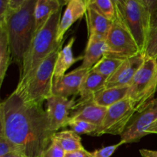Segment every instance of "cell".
Returning a JSON list of instances; mask_svg holds the SVG:
<instances>
[{
	"instance_id": "cell-2",
	"label": "cell",
	"mask_w": 157,
	"mask_h": 157,
	"mask_svg": "<svg viewBox=\"0 0 157 157\" xmlns=\"http://www.w3.org/2000/svg\"><path fill=\"white\" fill-rule=\"evenodd\" d=\"M37 0H9L6 32L13 61L22 66L23 60L35 35V8Z\"/></svg>"
},
{
	"instance_id": "cell-17",
	"label": "cell",
	"mask_w": 157,
	"mask_h": 157,
	"mask_svg": "<svg viewBox=\"0 0 157 157\" xmlns=\"http://www.w3.org/2000/svg\"><path fill=\"white\" fill-rule=\"evenodd\" d=\"M85 16L88 30V37L98 36L106 39L113 21L107 19L106 17L89 6H87Z\"/></svg>"
},
{
	"instance_id": "cell-18",
	"label": "cell",
	"mask_w": 157,
	"mask_h": 157,
	"mask_svg": "<svg viewBox=\"0 0 157 157\" xmlns=\"http://www.w3.org/2000/svg\"><path fill=\"white\" fill-rule=\"evenodd\" d=\"M75 38L72 37L69 40L67 44L61 48L58 54L56 64L54 71V78H58L66 75V71L79 60H83V56L75 58L73 54V44Z\"/></svg>"
},
{
	"instance_id": "cell-19",
	"label": "cell",
	"mask_w": 157,
	"mask_h": 157,
	"mask_svg": "<svg viewBox=\"0 0 157 157\" xmlns=\"http://www.w3.org/2000/svg\"><path fill=\"white\" fill-rule=\"evenodd\" d=\"M106 82L105 78L90 70L81 84L79 101H86L93 98L95 94L105 88Z\"/></svg>"
},
{
	"instance_id": "cell-15",
	"label": "cell",
	"mask_w": 157,
	"mask_h": 157,
	"mask_svg": "<svg viewBox=\"0 0 157 157\" xmlns=\"http://www.w3.org/2000/svg\"><path fill=\"white\" fill-rule=\"evenodd\" d=\"M107 52L106 39L98 36L88 37L82 64L78 67L81 70H91L105 55Z\"/></svg>"
},
{
	"instance_id": "cell-5",
	"label": "cell",
	"mask_w": 157,
	"mask_h": 157,
	"mask_svg": "<svg viewBox=\"0 0 157 157\" xmlns=\"http://www.w3.org/2000/svg\"><path fill=\"white\" fill-rule=\"evenodd\" d=\"M64 41L40 64L35 74L27 82L21 85H17L14 93L24 102L37 106H43L44 101L52 96L55 64Z\"/></svg>"
},
{
	"instance_id": "cell-4",
	"label": "cell",
	"mask_w": 157,
	"mask_h": 157,
	"mask_svg": "<svg viewBox=\"0 0 157 157\" xmlns=\"http://www.w3.org/2000/svg\"><path fill=\"white\" fill-rule=\"evenodd\" d=\"M116 19L132 35L144 55L149 35L153 27L147 0H113Z\"/></svg>"
},
{
	"instance_id": "cell-25",
	"label": "cell",
	"mask_w": 157,
	"mask_h": 157,
	"mask_svg": "<svg viewBox=\"0 0 157 157\" xmlns=\"http://www.w3.org/2000/svg\"><path fill=\"white\" fill-rule=\"evenodd\" d=\"M145 59L157 60V24L152 28L147 40L145 52Z\"/></svg>"
},
{
	"instance_id": "cell-24",
	"label": "cell",
	"mask_w": 157,
	"mask_h": 157,
	"mask_svg": "<svg viewBox=\"0 0 157 157\" xmlns=\"http://www.w3.org/2000/svg\"><path fill=\"white\" fill-rule=\"evenodd\" d=\"M87 6L98 11L110 21L116 19V9L113 0H86Z\"/></svg>"
},
{
	"instance_id": "cell-9",
	"label": "cell",
	"mask_w": 157,
	"mask_h": 157,
	"mask_svg": "<svg viewBox=\"0 0 157 157\" xmlns=\"http://www.w3.org/2000/svg\"><path fill=\"white\" fill-rule=\"evenodd\" d=\"M157 121V98L149 101L140 112L136 113L130 124L121 135L123 144L139 142L147 136V130Z\"/></svg>"
},
{
	"instance_id": "cell-29",
	"label": "cell",
	"mask_w": 157,
	"mask_h": 157,
	"mask_svg": "<svg viewBox=\"0 0 157 157\" xmlns=\"http://www.w3.org/2000/svg\"><path fill=\"white\" fill-rule=\"evenodd\" d=\"M121 145H123V144L120 141V143L114 145L107 146L99 150H96L95 151L92 152V155L93 157H110Z\"/></svg>"
},
{
	"instance_id": "cell-32",
	"label": "cell",
	"mask_w": 157,
	"mask_h": 157,
	"mask_svg": "<svg viewBox=\"0 0 157 157\" xmlns=\"http://www.w3.org/2000/svg\"><path fill=\"white\" fill-rule=\"evenodd\" d=\"M153 133L157 134V121L153 124V125L151 126V127H150V128L148 129V130H147V132H146V134H147V135L153 134Z\"/></svg>"
},
{
	"instance_id": "cell-16",
	"label": "cell",
	"mask_w": 157,
	"mask_h": 157,
	"mask_svg": "<svg viewBox=\"0 0 157 157\" xmlns=\"http://www.w3.org/2000/svg\"><path fill=\"white\" fill-rule=\"evenodd\" d=\"M69 1L64 0H37L35 8V35L46 24L52 15L63 6H67Z\"/></svg>"
},
{
	"instance_id": "cell-3",
	"label": "cell",
	"mask_w": 157,
	"mask_h": 157,
	"mask_svg": "<svg viewBox=\"0 0 157 157\" xmlns=\"http://www.w3.org/2000/svg\"><path fill=\"white\" fill-rule=\"evenodd\" d=\"M61 12L62 9L54 13L34 37L30 48L23 60L18 85L27 82L40 64L64 41V39L62 42L59 43L57 40L61 19Z\"/></svg>"
},
{
	"instance_id": "cell-23",
	"label": "cell",
	"mask_w": 157,
	"mask_h": 157,
	"mask_svg": "<svg viewBox=\"0 0 157 157\" xmlns=\"http://www.w3.org/2000/svg\"><path fill=\"white\" fill-rule=\"evenodd\" d=\"M123 61H124L117 59V58L104 56L102 59L91 70L96 73L99 74L100 75H101L107 80L115 73V71L121 66Z\"/></svg>"
},
{
	"instance_id": "cell-26",
	"label": "cell",
	"mask_w": 157,
	"mask_h": 157,
	"mask_svg": "<svg viewBox=\"0 0 157 157\" xmlns=\"http://www.w3.org/2000/svg\"><path fill=\"white\" fill-rule=\"evenodd\" d=\"M68 126L72 131L78 135L88 134L92 136L98 130L97 126L84 121H70Z\"/></svg>"
},
{
	"instance_id": "cell-8",
	"label": "cell",
	"mask_w": 157,
	"mask_h": 157,
	"mask_svg": "<svg viewBox=\"0 0 157 157\" xmlns=\"http://www.w3.org/2000/svg\"><path fill=\"white\" fill-rule=\"evenodd\" d=\"M106 42L107 52L104 56L124 61L142 54L132 35L117 19L113 21Z\"/></svg>"
},
{
	"instance_id": "cell-6",
	"label": "cell",
	"mask_w": 157,
	"mask_h": 157,
	"mask_svg": "<svg viewBox=\"0 0 157 157\" xmlns=\"http://www.w3.org/2000/svg\"><path fill=\"white\" fill-rule=\"evenodd\" d=\"M157 91V60L145 59L129 86L127 97L140 112Z\"/></svg>"
},
{
	"instance_id": "cell-30",
	"label": "cell",
	"mask_w": 157,
	"mask_h": 157,
	"mask_svg": "<svg viewBox=\"0 0 157 157\" xmlns=\"http://www.w3.org/2000/svg\"><path fill=\"white\" fill-rule=\"evenodd\" d=\"M64 157H93V155H92V153H90L84 149V150L71 152V153H65Z\"/></svg>"
},
{
	"instance_id": "cell-33",
	"label": "cell",
	"mask_w": 157,
	"mask_h": 157,
	"mask_svg": "<svg viewBox=\"0 0 157 157\" xmlns=\"http://www.w3.org/2000/svg\"><path fill=\"white\" fill-rule=\"evenodd\" d=\"M3 157H25L23 155L20 154L18 153H11V154L7 155V156H5Z\"/></svg>"
},
{
	"instance_id": "cell-20",
	"label": "cell",
	"mask_w": 157,
	"mask_h": 157,
	"mask_svg": "<svg viewBox=\"0 0 157 157\" xmlns=\"http://www.w3.org/2000/svg\"><path fill=\"white\" fill-rule=\"evenodd\" d=\"M128 87L104 88L93 96L95 104L101 107L108 108L116 103L125 99L128 94Z\"/></svg>"
},
{
	"instance_id": "cell-27",
	"label": "cell",
	"mask_w": 157,
	"mask_h": 157,
	"mask_svg": "<svg viewBox=\"0 0 157 157\" xmlns=\"http://www.w3.org/2000/svg\"><path fill=\"white\" fill-rule=\"evenodd\" d=\"M65 152L61 146L52 140L50 146L46 149L41 157H64Z\"/></svg>"
},
{
	"instance_id": "cell-21",
	"label": "cell",
	"mask_w": 157,
	"mask_h": 157,
	"mask_svg": "<svg viewBox=\"0 0 157 157\" xmlns=\"http://www.w3.org/2000/svg\"><path fill=\"white\" fill-rule=\"evenodd\" d=\"M52 140L58 143L65 153H71L84 149L81 136L71 130L56 132L52 136Z\"/></svg>"
},
{
	"instance_id": "cell-28",
	"label": "cell",
	"mask_w": 157,
	"mask_h": 157,
	"mask_svg": "<svg viewBox=\"0 0 157 157\" xmlns=\"http://www.w3.org/2000/svg\"><path fill=\"white\" fill-rule=\"evenodd\" d=\"M13 153H17L15 147L11 144L6 136L0 132V157L7 156Z\"/></svg>"
},
{
	"instance_id": "cell-7",
	"label": "cell",
	"mask_w": 157,
	"mask_h": 157,
	"mask_svg": "<svg viewBox=\"0 0 157 157\" xmlns=\"http://www.w3.org/2000/svg\"><path fill=\"white\" fill-rule=\"evenodd\" d=\"M136 113L135 106L126 98L107 108L102 124L92 136H101L104 134L121 136Z\"/></svg>"
},
{
	"instance_id": "cell-13",
	"label": "cell",
	"mask_w": 157,
	"mask_h": 157,
	"mask_svg": "<svg viewBox=\"0 0 157 157\" xmlns=\"http://www.w3.org/2000/svg\"><path fill=\"white\" fill-rule=\"evenodd\" d=\"M107 110L106 107L95 104L93 98L86 101H78L71 112L70 121H87L98 127L102 124Z\"/></svg>"
},
{
	"instance_id": "cell-12",
	"label": "cell",
	"mask_w": 157,
	"mask_h": 157,
	"mask_svg": "<svg viewBox=\"0 0 157 157\" xmlns=\"http://www.w3.org/2000/svg\"><path fill=\"white\" fill-rule=\"evenodd\" d=\"M144 61L145 57L143 54H138L136 56L124 60L115 73L107 80L105 88L130 86L133 77Z\"/></svg>"
},
{
	"instance_id": "cell-1",
	"label": "cell",
	"mask_w": 157,
	"mask_h": 157,
	"mask_svg": "<svg viewBox=\"0 0 157 157\" xmlns=\"http://www.w3.org/2000/svg\"><path fill=\"white\" fill-rule=\"evenodd\" d=\"M0 132L25 157H41L55 133L43 106L27 104L14 92L0 104Z\"/></svg>"
},
{
	"instance_id": "cell-11",
	"label": "cell",
	"mask_w": 157,
	"mask_h": 157,
	"mask_svg": "<svg viewBox=\"0 0 157 157\" xmlns=\"http://www.w3.org/2000/svg\"><path fill=\"white\" fill-rule=\"evenodd\" d=\"M90 70L76 68L63 77L54 78L52 95L67 98L79 94L81 84Z\"/></svg>"
},
{
	"instance_id": "cell-22",
	"label": "cell",
	"mask_w": 157,
	"mask_h": 157,
	"mask_svg": "<svg viewBox=\"0 0 157 157\" xmlns=\"http://www.w3.org/2000/svg\"><path fill=\"white\" fill-rule=\"evenodd\" d=\"M12 53L6 27H0V85L2 86L8 67L12 63Z\"/></svg>"
},
{
	"instance_id": "cell-14",
	"label": "cell",
	"mask_w": 157,
	"mask_h": 157,
	"mask_svg": "<svg viewBox=\"0 0 157 157\" xmlns=\"http://www.w3.org/2000/svg\"><path fill=\"white\" fill-rule=\"evenodd\" d=\"M87 8L86 0H70L67 2L59 25L57 38L58 42H62L64 35L72 25L85 15Z\"/></svg>"
},
{
	"instance_id": "cell-31",
	"label": "cell",
	"mask_w": 157,
	"mask_h": 157,
	"mask_svg": "<svg viewBox=\"0 0 157 157\" xmlns=\"http://www.w3.org/2000/svg\"><path fill=\"white\" fill-rule=\"evenodd\" d=\"M141 157H157V150H150L147 149L140 150Z\"/></svg>"
},
{
	"instance_id": "cell-10",
	"label": "cell",
	"mask_w": 157,
	"mask_h": 157,
	"mask_svg": "<svg viewBox=\"0 0 157 157\" xmlns=\"http://www.w3.org/2000/svg\"><path fill=\"white\" fill-rule=\"evenodd\" d=\"M75 104L74 98L69 100L53 95L46 101L45 112L51 131L56 133L59 129L68 126L71 112Z\"/></svg>"
}]
</instances>
